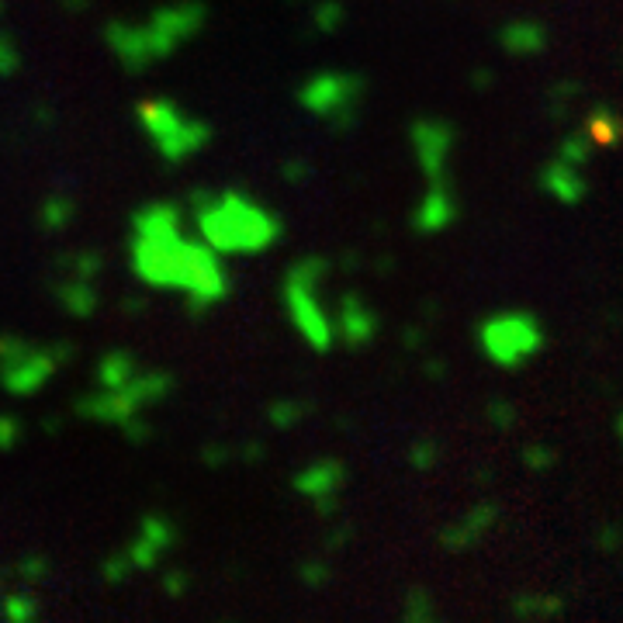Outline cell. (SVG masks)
I'll use <instances>...</instances> for the list:
<instances>
[{
	"instance_id": "obj_7",
	"label": "cell",
	"mask_w": 623,
	"mask_h": 623,
	"mask_svg": "<svg viewBox=\"0 0 623 623\" xmlns=\"http://www.w3.org/2000/svg\"><path fill=\"white\" fill-rule=\"evenodd\" d=\"M378 312L371 309V305L364 302L360 295H343V302H340V333H343V340H347V347H367V343L378 336Z\"/></svg>"
},
{
	"instance_id": "obj_16",
	"label": "cell",
	"mask_w": 623,
	"mask_h": 623,
	"mask_svg": "<svg viewBox=\"0 0 623 623\" xmlns=\"http://www.w3.org/2000/svg\"><path fill=\"white\" fill-rule=\"evenodd\" d=\"M405 617H416V620H430L433 617V606L426 603V592H409L405 599Z\"/></svg>"
},
{
	"instance_id": "obj_12",
	"label": "cell",
	"mask_w": 623,
	"mask_h": 623,
	"mask_svg": "<svg viewBox=\"0 0 623 623\" xmlns=\"http://www.w3.org/2000/svg\"><path fill=\"white\" fill-rule=\"evenodd\" d=\"M495 520V509L492 506H482V509H475V513H468L464 516L457 527H450L440 534V544L447 547V551H461V547H468V544H475V537H482L485 530H489V523Z\"/></svg>"
},
{
	"instance_id": "obj_8",
	"label": "cell",
	"mask_w": 623,
	"mask_h": 623,
	"mask_svg": "<svg viewBox=\"0 0 623 623\" xmlns=\"http://www.w3.org/2000/svg\"><path fill=\"white\" fill-rule=\"evenodd\" d=\"M454 219H457V201H454V194H450V187L430 184L426 198L419 201V208H416V219H412L416 232L433 236V232H444Z\"/></svg>"
},
{
	"instance_id": "obj_18",
	"label": "cell",
	"mask_w": 623,
	"mask_h": 623,
	"mask_svg": "<svg viewBox=\"0 0 623 623\" xmlns=\"http://www.w3.org/2000/svg\"><path fill=\"white\" fill-rule=\"evenodd\" d=\"M523 461L530 464V468H551L554 464V450L551 447H530V450H523Z\"/></svg>"
},
{
	"instance_id": "obj_4",
	"label": "cell",
	"mask_w": 623,
	"mask_h": 623,
	"mask_svg": "<svg viewBox=\"0 0 623 623\" xmlns=\"http://www.w3.org/2000/svg\"><path fill=\"white\" fill-rule=\"evenodd\" d=\"M482 350L492 364L499 367H520L544 347V329L534 315L527 312H506L495 315L482 326Z\"/></svg>"
},
{
	"instance_id": "obj_5",
	"label": "cell",
	"mask_w": 623,
	"mask_h": 623,
	"mask_svg": "<svg viewBox=\"0 0 623 623\" xmlns=\"http://www.w3.org/2000/svg\"><path fill=\"white\" fill-rule=\"evenodd\" d=\"M364 94V80L357 73H319L302 87V104L312 115L326 118L329 129H347L357 122V104Z\"/></svg>"
},
{
	"instance_id": "obj_13",
	"label": "cell",
	"mask_w": 623,
	"mask_h": 623,
	"mask_svg": "<svg viewBox=\"0 0 623 623\" xmlns=\"http://www.w3.org/2000/svg\"><path fill=\"white\" fill-rule=\"evenodd\" d=\"M585 132L592 135V139H599L603 146H617L623 139V118L617 111H606V108H596L589 115V122H585Z\"/></svg>"
},
{
	"instance_id": "obj_11",
	"label": "cell",
	"mask_w": 623,
	"mask_h": 623,
	"mask_svg": "<svg viewBox=\"0 0 623 623\" xmlns=\"http://www.w3.org/2000/svg\"><path fill=\"white\" fill-rule=\"evenodd\" d=\"M343 482H347V471H343L340 461H319L298 475V489L309 492L312 499H319V502H326V495L340 492Z\"/></svg>"
},
{
	"instance_id": "obj_14",
	"label": "cell",
	"mask_w": 623,
	"mask_h": 623,
	"mask_svg": "<svg viewBox=\"0 0 623 623\" xmlns=\"http://www.w3.org/2000/svg\"><path fill=\"white\" fill-rule=\"evenodd\" d=\"M561 160L565 163H575V167H582L585 160H589V132H572L565 142H561Z\"/></svg>"
},
{
	"instance_id": "obj_15",
	"label": "cell",
	"mask_w": 623,
	"mask_h": 623,
	"mask_svg": "<svg viewBox=\"0 0 623 623\" xmlns=\"http://www.w3.org/2000/svg\"><path fill=\"white\" fill-rule=\"evenodd\" d=\"M558 610H561L558 599H544V603H537L534 596L516 599V613H520V617H534V613H558Z\"/></svg>"
},
{
	"instance_id": "obj_1",
	"label": "cell",
	"mask_w": 623,
	"mask_h": 623,
	"mask_svg": "<svg viewBox=\"0 0 623 623\" xmlns=\"http://www.w3.org/2000/svg\"><path fill=\"white\" fill-rule=\"evenodd\" d=\"M135 264L153 284H174V288H184L198 298H219L225 291V277L212 253L194 243H184L177 229V215L170 208L142 215Z\"/></svg>"
},
{
	"instance_id": "obj_20",
	"label": "cell",
	"mask_w": 623,
	"mask_h": 623,
	"mask_svg": "<svg viewBox=\"0 0 623 623\" xmlns=\"http://www.w3.org/2000/svg\"><path fill=\"white\" fill-rule=\"evenodd\" d=\"M489 416L499 423V430H509V423H513V405L509 402H502V399H495L489 405Z\"/></svg>"
},
{
	"instance_id": "obj_2",
	"label": "cell",
	"mask_w": 623,
	"mask_h": 623,
	"mask_svg": "<svg viewBox=\"0 0 623 623\" xmlns=\"http://www.w3.org/2000/svg\"><path fill=\"white\" fill-rule=\"evenodd\" d=\"M201 232L222 253H257L277 239V222L239 194H225L201 212Z\"/></svg>"
},
{
	"instance_id": "obj_10",
	"label": "cell",
	"mask_w": 623,
	"mask_h": 623,
	"mask_svg": "<svg viewBox=\"0 0 623 623\" xmlns=\"http://www.w3.org/2000/svg\"><path fill=\"white\" fill-rule=\"evenodd\" d=\"M499 42L509 56H534L547 45V28L540 21H509L499 32Z\"/></svg>"
},
{
	"instance_id": "obj_19",
	"label": "cell",
	"mask_w": 623,
	"mask_h": 623,
	"mask_svg": "<svg viewBox=\"0 0 623 623\" xmlns=\"http://www.w3.org/2000/svg\"><path fill=\"white\" fill-rule=\"evenodd\" d=\"M433 457H437V444H430V440H423V444H416L409 450V461L416 464V468H430Z\"/></svg>"
},
{
	"instance_id": "obj_17",
	"label": "cell",
	"mask_w": 623,
	"mask_h": 623,
	"mask_svg": "<svg viewBox=\"0 0 623 623\" xmlns=\"http://www.w3.org/2000/svg\"><path fill=\"white\" fill-rule=\"evenodd\" d=\"M343 25V7L340 4H322L319 7V28L322 32H336Z\"/></svg>"
},
{
	"instance_id": "obj_3",
	"label": "cell",
	"mask_w": 623,
	"mask_h": 623,
	"mask_svg": "<svg viewBox=\"0 0 623 623\" xmlns=\"http://www.w3.org/2000/svg\"><path fill=\"white\" fill-rule=\"evenodd\" d=\"M329 264L319 257L312 260H298L288 274V309L295 326L302 329V336L312 343L315 350H329L333 343V319L326 315V309L319 305L315 291H319V281L326 277Z\"/></svg>"
},
{
	"instance_id": "obj_6",
	"label": "cell",
	"mask_w": 623,
	"mask_h": 623,
	"mask_svg": "<svg viewBox=\"0 0 623 623\" xmlns=\"http://www.w3.org/2000/svg\"><path fill=\"white\" fill-rule=\"evenodd\" d=\"M412 146H416V163L430 184H447V160L454 146V129L437 118H419L412 122Z\"/></svg>"
},
{
	"instance_id": "obj_9",
	"label": "cell",
	"mask_w": 623,
	"mask_h": 623,
	"mask_svg": "<svg viewBox=\"0 0 623 623\" xmlns=\"http://www.w3.org/2000/svg\"><path fill=\"white\" fill-rule=\"evenodd\" d=\"M544 187L561 201V205H579L585 198V180L579 174V167H575V163H565L561 156L544 167Z\"/></svg>"
}]
</instances>
